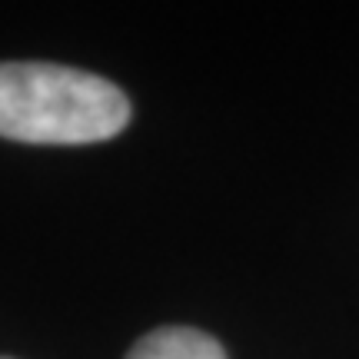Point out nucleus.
Masks as SVG:
<instances>
[{
	"mask_svg": "<svg viewBox=\"0 0 359 359\" xmlns=\"http://www.w3.org/2000/svg\"><path fill=\"white\" fill-rule=\"evenodd\" d=\"M0 359H11V356H0Z\"/></svg>",
	"mask_w": 359,
	"mask_h": 359,
	"instance_id": "7ed1b4c3",
	"label": "nucleus"
},
{
	"mask_svg": "<svg viewBox=\"0 0 359 359\" xmlns=\"http://www.w3.org/2000/svg\"><path fill=\"white\" fill-rule=\"evenodd\" d=\"M130 123L127 93L60 64H0V137L17 143H100Z\"/></svg>",
	"mask_w": 359,
	"mask_h": 359,
	"instance_id": "f257e3e1",
	"label": "nucleus"
},
{
	"mask_svg": "<svg viewBox=\"0 0 359 359\" xmlns=\"http://www.w3.org/2000/svg\"><path fill=\"white\" fill-rule=\"evenodd\" d=\"M127 359H226V353L210 333L190 326H163L140 336Z\"/></svg>",
	"mask_w": 359,
	"mask_h": 359,
	"instance_id": "f03ea898",
	"label": "nucleus"
}]
</instances>
